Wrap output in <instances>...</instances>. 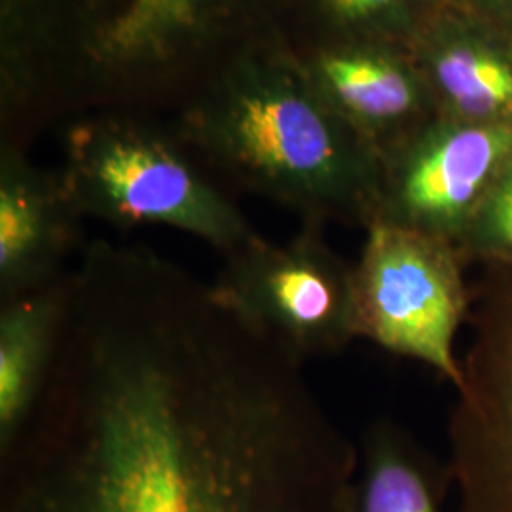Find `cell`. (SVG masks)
<instances>
[{"instance_id": "9a60e30c", "label": "cell", "mask_w": 512, "mask_h": 512, "mask_svg": "<svg viewBox=\"0 0 512 512\" xmlns=\"http://www.w3.org/2000/svg\"><path fill=\"white\" fill-rule=\"evenodd\" d=\"M412 0H294V12L304 6L313 18L342 35L359 37L389 31L408 21Z\"/></svg>"}, {"instance_id": "4fadbf2b", "label": "cell", "mask_w": 512, "mask_h": 512, "mask_svg": "<svg viewBox=\"0 0 512 512\" xmlns=\"http://www.w3.org/2000/svg\"><path fill=\"white\" fill-rule=\"evenodd\" d=\"M423 59L437 86L461 114L503 118L512 114V63L490 48L456 40H423Z\"/></svg>"}, {"instance_id": "3957f363", "label": "cell", "mask_w": 512, "mask_h": 512, "mask_svg": "<svg viewBox=\"0 0 512 512\" xmlns=\"http://www.w3.org/2000/svg\"><path fill=\"white\" fill-rule=\"evenodd\" d=\"M222 177L302 220L368 226L382 160L330 109L287 35L262 40L207 76L173 133Z\"/></svg>"}, {"instance_id": "6da1fadb", "label": "cell", "mask_w": 512, "mask_h": 512, "mask_svg": "<svg viewBox=\"0 0 512 512\" xmlns=\"http://www.w3.org/2000/svg\"><path fill=\"white\" fill-rule=\"evenodd\" d=\"M357 469L298 355L181 264L99 238L0 452V512H344Z\"/></svg>"}, {"instance_id": "ba28073f", "label": "cell", "mask_w": 512, "mask_h": 512, "mask_svg": "<svg viewBox=\"0 0 512 512\" xmlns=\"http://www.w3.org/2000/svg\"><path fill=\"white\" fill-rule=\"evenodd\" d=\"M512 165V122L437 126L412 133L382 158L374 220L452 243Z\"/></svg>"}, {"instance_id": "2e32d148", "label": "cell", "mask_w": 512, "mask_h": 512, "mask_svg": "<svg viewBox=\"0 0 512 512\" xmlns=\"http://www.w3.org/2000/svg\"><path fill=\"white\" fill-rule=\"evenodd\" d=\"M497 2H511V0H497Z\"/></svg>"}, {"instance_id": "7c38bea8", "label": "cell", "mask_w": 512, "mask_h": 512, "mask_svg": "<svg viewBox=\"0 0 512 512\" xmlns=\"http://www.w3.org/2000/svg\"><path fill=\"white\" fill-rule=\"evenodd\" d=\"M454 488L448 463L427 454L391 421L366 431L344 512H442Z\"/></svg>"}, {"instance_id": "30bf717a", "label": "cell", "mask_w": 512, "mask_h": 512, "mask_svg": "<svg viewBox=\"0 0 512 512\" xmlns=\"http://www.w3.org/2000/svg\"><path fill=\"white\" fill-rule=\"evenodd\" d=\"M298 48V46H296ZM313 86L380 160L410 135L404 131L421 107L414 69L376 42L342 40L298 50Z\"/></svg>"}, {"instance_id": "5bb4252c", "label": "cell", "mask_w": 512, "mask_h": 512, "mask_svg": "<svg viewBox=\"0 0 512 512\" xmlns=\"http://www.w3.org/2000/svg\"><path fill=\"white\" fill-rule=\"evenodd\" d=\"M463 260L512 262V165L480 202L459 243Z\"/></svg>"}, {"instance_id": "277c9868", "label": "cell", "mask_w": 512, "mask_h": 512, "mask_svg": "<svg viewBox=\"0 0 512 512\" xmlns=\"http://www.w3.org/2000/svg\"><path fill=\"white\" fill-rule=\"evenodd\" d=\"M63 188L78 217L120 228L162 224L222 255L258 236L175 135L118 112H99L65 133Z\"/></svg>"}, {"instance_id": "52a82bcc", "label": "cell", "mask_w": 512, "mask_h": 512, "mask_svg": "<svg viewBox=\"0 0 512 512\" xmlns=\"http://www.w3.org/2000/svg\"><path fill=\"white\" fill-rule=\"evenodd\" d=\"M323 222L302 220L285 243L260 234L224 255L213 285L302 361L346 348L353 332V266L330 249Z\"/></svg>"}, {"instance_id": "7a4b0ae2", "label": "cell", "mask_w": 512, "mask_h": 512, "mask_svg": "<svg viewBox=\"0 0 512 512\" xmlns=\"http://www.w3.org/2000/svg\"><path fill=\"white\" fill-rule=\"evenodd\" d=\"M294 0H0L2 124L145 97L287 35Z\"/></svg>"}, {"instance_id": "9c48e42d", "label": "cell", "mask_w": 512, "mask_h": 512, "mask_svg": "<svg viewBox=\"0 0 512 512\" xmlns=\"http://www.w3.org/2000/svg\"><path fill=\"white\" fill-rule=\"evenodd\" d=\"M78 213L59 171L33 164L21 145L0 150V296L37 291L63 279L78 243Z\"/></svg>"}, {"instance_id": "5b68a950", "label": "cell", "mask_w": 512, "mask_h": 512, "mask_svg": "<svg viewBox=\"0 0 512 512\" xmlns=\"http://www.w3.org/2000/svg\"><path fill=\"white\" fill-rule=\"evenodd\" d=\"M463 264L444 239L372 220L353 266L355 338L435 368L456 389V336L471 302Z\"/></svg>"}, {"instance_id": "8fae6325", "label": "cell", "mask_w": 512, "mask_h": 512, "mask_svg": "<svg viewBox=\"0 0 512 512\" xmlns=\"http://www.w3.org/2000/svg\"><path fill=\"white\" fill-rule=\"evenodd\" d=\"M69 274V272H67ZM67 275L0 306V452L31 416L54 361Z\"/></svg>"}, {"instance_id": "8992f818", "label": "cell", "mask_w": 512, "mask_h": 512, "mask_svg": "<svg viewBox=\"0 0 512 512\" xmlns=\"http://www.w3.org/2000/svg\"><path fill=\"white\" fill-rule=\"evenodd\" d=\"M469 293L448 469L458 512H512V262L484 264Z\"/></svg>"}]
</instances>
